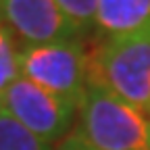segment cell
<instances>
[{
	"mask_svg": "<svg viewBox=\"0 0 150 150\" xmlns=\"http://www.w3.org/2000/svg\"><path fill=\"white\" fill-rule=\"evenodd\" d=\"M73 131L98 150H150V117L96 81L79 100Z\"/></svg>",
	"mask_w": 150,
	"mask_h": 150,
	"instance_id": "1",
	"label": "cell"
},
{
	"mask_svg": "<svg viewBox=\"0 0 150 150\" xmlns=\"http://www.w3.org/2000/svg\"><path fill=\"white\" fill-rule=\"evenodd\" d=\"M90 81H96L150 117V27L106 38L90 56Z\"/></svg>",
	"mask_w": 150,
	"mask_h": 150,
	"instance_id": "2",
	"label": "cell"
},
{
	"mask_svg": "<svg viewBox=\"0 0 150 150\" xmlns=\"http://www.w3.org/2000/svg\"><path fill=\"white\" fill-rule=\"evenodd\" d=\"M21 77L79 104L90 83V54L79 40L25 46L19 54Z\"/></svg>",
	"mask_w": 150,
	"mask_h": 150,
	"instance_id": "3",
	"label": "cell"
},
{
	"mask_svg": "<svg viewBox=\"0 0 150 150\" xmlns=\"http://www.w3.org/2000/svg\"><path fill=\"white\" fill-rule=\"evenodd\" d=\"M4 112L46 144L63 142L77 123V102L19 77L2 92Z\"/></svg>",
	"mask_w": 150,
	"mask_h": 150,
	"instance_id": "4",
	"label": "cell"
},
{
	"mask_svg": "<svg viewBox=\"0 0 150 150\" xmlns=\"http://www.w3.org/2000/svg\"><path fill=\"white\" fill-rule=\"evenodd\" d=\"M2 21L25 46L79 40L81 33L65 17L56 0H2Z\"/></svg>",
	"mask_w": 150,
	"mask_h": 150,
	"instance_id": "5",
	"label": "cell"
},
{
	"mask_svg": "<svg viewBox=\"0 0 150 150\" xmlns=\"http://www.w3.org/2000/svg\"><path fill=\"white\" fill-rule=\"evenodd\" d=\"M150 27V0H96L94 29L106 38Z\"/></svg>",
	"mask_w": 150,
	"mask_h": 150,
	"instance_id": "6",
	"label": "cell"
},
{
	"mask_svg": "<svg viewBox=\"0 0 150 150\" xmlns=\"http://www.w3.org/2000/svg\"><path fill=\"white\" fill-rule=\"evenodd\" d=\"M0 150H52V146L33 136L2 110L0 112Z\"/></svg>",
	"mask_w": 150,
	"mask_h": 150,
	"instance_id": "7",
	"label": "cell"
},
{
	"mask_svg": "<svg viewBox=\"0 0 150 150\" xmlns=\"http://www.w3.org/2000/svg\"><path fill=\"white\" fill-rule=\"evenodd\" d=\"M19 50L15 46V38L8 25L0 23V94H2L13 81L21 77V69H19Z\"/></svg>",
	"mask_w": 150,
	"mask_h": 150,
	"instance_id": "8",
	"label": "cell"
},
{
	"mask_svg": "<svg viewBox=\"0 0 150 150\" xmlns=\"http://www.w3.org/2000/svg\"><path fill=\"white\" fill-rule=\"evenodd\" d=\"M65 17L75 25L81 35L94 29V19H96V0H56Z\"/></svg>",
	"mask_w": 150,
	"mask_h": 150,
	"instance_id": "9",
	"label": "cell"
},
{
	"mask_svg": "<svg viewBox=\"0 0 150 150\" xmlns=\"http://www.w3.org/2000/svg\"><path fill=\"white\" fill-rule=\"evenodd\" d=\"M56 150H98V148L90 146L81 136H77L75 131H71L63 142H59V148H56Z\"/></svg>",
	"mask_w": 150,
	"mask_h": 150,
	"instance_id": "10",
	"label": "cell"
},
{
	"mask_svg": "<svg viewBox=\"0 0 150 150\" xmlns=\"http://www.w3.org/2000/svg\"><path fill=\"white\" fill-rule=\"evenodd\" d=\"M4 110V104H2V94H0V112Z\"/></svg>",
	"mask_w": 150,
	"mask_h": 150,
	"instance_id": "11",
	"label": "cell"
},
{
	"mask_svg": "<svg viewBox=\"0 0 150 150\" xmlns=\"http://www.w3.org/2000/svg\"><path fill=\"white\" fill-rule=\"evenodd\" d=\"M0 23H2V0H0Z\"/></svg>",
	"mask_w": 150,
	"mask_h": 150,
	"instance_id": "12",
	"label": "cell"
}]
</instances>
